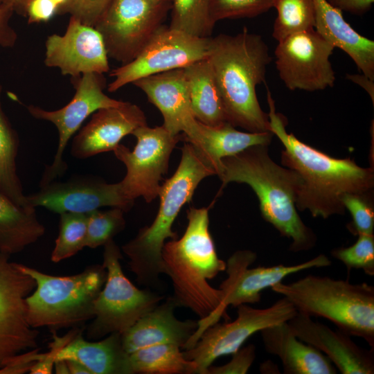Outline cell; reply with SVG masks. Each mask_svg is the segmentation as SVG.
<instances>
[{
  "instance_id": "obj_12",
  "label": "cell",
  "mask_w": 374,
  "mask_h": 374,
  "mask_svg": "<svg viewBox=\"0 0 374 374\" xmlns=\"http://www.w3.org/2000/svg\"><path fill=\"white\" fill-rule=\"evenodd\" d=\"M170 8L156 0H112L94 27L108 57L122 64L133 60L163 26Z\"/></svg>"
},
{
  "instance_id": "obj_16",
  "label": "cell",
  "mask_w": 374,
  "mask_h": 374,
  "mask_svg": "<svg viewBox=\"0 0 374 374\" xmlns=\"http://www.w3.org/2000/svg\"><path fill=\"white\" fill-rule=\"evenodd\" d=\"M10 257L0 253V368L13 357L38 346L39 331L28 321L26 303L36 283Z\"/></svg>"
},
{
  "instance_id": "obj_19",
  "label": "cell",
  "mask_w": 374,
  "mask_h": 374,
  "mask_svg": "<svg viewBox=\"0 0 374 374\" xmlns=\"http://www.w3.org/2000/svg\"><path fill=\"white\" fill-rule=\"evenodd\" d=\"M287 323L298 339L322 353L341 373H374V348H362L347 333L299 312Z\"/></svg>"
},
{
  "instance_id": "obj_22",
  "label": "cell",
  "mask_w": 374,
  "mask_h": 374,
  "mask_svg": "<svg viewBox=\"0 0 374 374\" xmlns=\"http://www.w3.org/2000/svg\"><path fill=\"white\" fill-rule=\"evenodd\" d=\"M132 84L142 90L161 113L165 128L173 135L184 132L194 118L184 68L149 75Z\"/></svg>"
},
{
  "instance_id": "obj_24",
  "label": "cell",
  "mask_w": 374,
  "mask_h": 374,
  "mask_svg": "<svg viewBox=\"0 0 374 374\" xmlns=\"http://www.w3.org/2000/svg\"><path fill=\"white\" fill-rule=\"evenodd\" d=\"M265 350L277 356L285 374H335L337 370L322 353L300 340L287 322L260 332Z\"/></svg>"
},
{
  "instance_id": "obj_15",
  "label": "cell",
  "mask_w": 374,
  "mask_h": 374,
  "mask_svg": "<svg viewBox=\"0 0 374 374\" xmlns=\"http://www.w3.org/2000/svg\"><path fill=\"white\" fill-rule=\"evenodd\" d=\"M278 42L275 64L287 88L314 91L334 86L335 74L330 57L335 48L314 28Z\"/></svg>"
},
{
  "instance_id": "obj_44",
  "label": "cell",
  "mask_w": 374,
  "mask_h": 374,
  "mask_svg": "<svg viewBox=\"0 0 374 374\" xmlns=\"http://www.w3.org/2000/svg\"><path fill=\"white\" fill-rule=\"evenodd\" d=\"M334 8L354 15H362L367 12L372 7L374 0H328Z\"/></svg>"
},
{
  "instance_id": "obj_21",
  "label": "cell",
  "mask_w": 374,
  "mask_h": 374,
  "mask_svg": "<svg viewBox=\"0 0 374 374\" xmlns=\"http://www.w3.org/2000/svg\"><path fill=\"white\" fill-rule=\"evenodd\" d=\"M172 296L141 317L121 334L123 349L129 354L138 349L161 344H173L181 349L197 328V321H181L174 314Z\"/></svg>"
},
{
  "instance_id": "obj_1",
  "label": "cell",
  "mask_w": 374,
  "mask_h": 374,
  "mask_svg": "<svg viewBox=\"0 0 374 374\" xmlns=\"http://www.w3.org/2000/svg\"><path fill=\"white\" fill-rule=\"evenodd\" d=\"M267 97L270 131L285 148L281 163L294 170L301 179L295 202L297 209L308 211L314 217L327 219L345 213L341 202L344 194L371 195L373 168L360 167L350 158L331 157L287 133L285 120L276 112L269 89Z\"/></svg>"
},
{
  "instance_id": "obj_7",
  "label": "cell",
  "mask_w": 374,
  "mask_h": 374,
  "mask_svg": "<svg viewBox=\"0 0 374 374\" xmlns=\"http://www.w3.org/2000/svg\"><path fill=\"white\" fill-rule=\"evenodd\" d=\"M36 283L26 299L27 318L34 328L51 332L78 325L94 317V302L103 289L107 270L103 265L87 267L75 275L59 276L18 263Z\"/></svg>"
},
{
  "instance_id": "obj_34",
  "label": "cell",
  "mask_w": 374,
  "mask_h": 374,
  "mask_svg": "<svg viewBox=\"0 0 374 374\" xmlns=\"http://www.w3.org/2000/svg\"><path fill=\"white\" fill-rule=\"evenodd\" d=\"M125 211L117 207L107 211L98 209L87 213V226L85 247L95 249L104 246L125 227Z\"/></svg>"
},
{
  "instance_id": "obj_18",
  "label": "cell",
  "mask_w": 374,
  "mask_h": 374,
  "mask_svg": "<svg viewBox=\"0 0 374 374\" xmlns=\"http://www.w3.org/2000/svg\"><path fill=\"white\" fill-rule=\"evenodd\" d=\"M108 58L99 32L71 17L63 35L52 34L45 42L44 64L59 69L63 75L104 74L110 69Z\"/></svg>"
},
{
  "instance_id": "obj_29",
  "label": "cell",
  "mask_w": 374,
  "mask_h": 374,
  "mask_svg": "<svg viewBox=\"0 0 374 374\" xmlns=\"http://www.w3.org/2000/svg\"><path fill=\"white\" fill-rule=\"evenodd\" d=\"M173 344L152 345L128 354L132 373L195 374L197 365L186 359Z\"/></svg>"
},
{
  "instance_id": "obj_35",
  "label": "cell",
  "mask_w": 374,
  "mask_h": 374,
  "mask_svg": "<svg viewBox=\"0 0 374 374\" xmlns=\"http://www.w3.org/2000/svg\"><path fill=\"white\" fill-rule=\"evenodd\" d=\"M331 255L343 262L348 271L362 269L368 276L374 275L373 234H359L353 245L335 249Z\"/></svg>"
},
{
  "instance_id": "obj_14",
  "label": "cell",
  "mask_w": 374,
  "mask_h": 374,
  "mask_svg": "<svg viewBox=\"0 0 374 374\" xmlns=\"http://www.w3.org/2000/svg\"><path fill=\"white\" fill-rule=\"evenodd\" d=\"M209 39L161 26L133 60L112 71L107 90L115 92L141 78L206 59Z\"/></svg>"
},
{
  "instance_id": "obj_9",
  "label": "cell",
  "mask_w": 374,
  "mask_h": 374,
  "mask_svg": "<svg viewBox=\"0 0 374 374\" xmlns=\"http://www.w3.org/2000/svg\"><path fill=\"white\" fill-rule=\"evenodd\" d=\"M256 253L250 250H239L233 253L226 262L227 278L221 283L222 300L218 308L205 318L197 321L195 334L201 335L222 318L229 319V305L253 304L261 300L263 290L282 282L287 276L311 268L325 267L331 261L324 254L294 265H277L249 268L256 260Z\"/></svg>"
},
{
  "instance_id": "obj_48",
  "label": "cell",
  "mask_w": 374,
  "mask_h": 374,
  "mask_svg": "<svg viewBox=\"0 0 374 374\" xmlns=\"http://www.w3.org/2000/svg\"><path fill=\"white\" fill-rule=\"evenodd\" d=\"M55 373L69 374V370L66 362L64 359H56L54 363Z\"/></svg>"
},
{
  "instance_id": "obj_47",
  "label": "cell",
  "mask_w": 374,
  "mask_h": 374,
  "mask_svg": "<svg viewBox=\"0 0 374 374\" xmlns=\"http://www.w3.org/2000/svg\"><path fill=\"white\" fill-rule=\"evenodd\" d=\"M65 361L68 365L70 374H91L87 368L80 362L73 359Z\"/></svg>"
},
{
  "instance_id": "obj_26",
  "label": "cell",
  "mask_w": 374,
  "mask_h": 374,
  "mask_svg": "<svg viewBox=\"0 0 374 374\" xmlns=\"http://www.w3.org/2000/svg\"><path fill=\"white\" fill-rule=\"evenodd\" d=\"M82 331L60 351L56 359L78 361L91 374H132L121 334L114 332L98 341H89L82 337Z\"/></svg>"
},
{
  "instance_id": "obj_25",
  "label": "cell",
  "mask_w": 374,
  "mask_h": 374,
  "mask_svg": "<svg viewBox=\"0 0 374 374\" xmlns=\"http://www.w3.org/2000/svg\"><path fill=\"white\" fill-rule=\"evenodd\" d=\"M314 29L335 48L347 53L359 71L374 80V42L359 34L347 23L342 12L327 0H314Z\"/></svg>"
},
{
  "instance_id": "obj_17",
  "label": "cell",
  "mask_w": 374,
  "mask_h": 374,
  "mask_svg": "<svg viewBox=\"0 0 374 374\" xmlns=\"http://www.w3.org/2000/svg\"><path fill=\"white\" fill-rule=\"evenodd\" d=\"M28 206H42L56 213H87L103 206L130 210L133 201L123 195L119 182L108 184L88 175H78L64 181H53L26 195Z\"/></svg>"
},
{
  "instance_id": "obj_10",
  "label": "cell",
  "mask_w": 374,
  "mask_h": 374,
  "mask_svg": "<svg viewBox=\"0 0 374 374\" xmlns=\"http://www.w3.org/2000/svg\"><path fill=\"white\" fill-rule=\"evenodd\" d=\"M237 318L218 322L206 329L195 345L182 351L184 357L197 365V374H206L207 368L218 357L233 355L253 334L264 328L287 322L298 313L285 297L265 308L248 304L238 305Z\"/></svg>"
},
{
  "instance_id": "obj_3",
  "label": "cell",
  "mask_w": 374,
  "mask_h": 374,
  "mask_svg": "<svg viewBox=\"0 0 374 374\" xmlns=\"http://www.w3.org/2000/svg\"><path fill=\"white\" fill-rule=\"evenodd\" d=\"M267 146L253 145L222 159L220 190L230 182L248 184L258 197L263 218L292 240L290 250H310L317 237L299 215L295 204L301 179L294 170L276 163Z\"/></svg>"
},
{
  "instance_id": "obj_39",
  "label": "cell",
  "mask_w": 374,
  "mask_h": 374,
  "mask_svg": "<svg viewBox=\"0 0 374 374\" xmlns=\"http://www.w3.org/2000/svg\"><path fill=\"white\" fill-rule=\"evenodd\" d=\"M232 359L222 366H210L206 374H245L256 358V346L253 344L240 348L234 353Z\"/></svg>"
},
{
  "instance_id": "obj_49",
  "label": "cell",
  "mask_w": 374,
  "mask_h": 374,
  "mask_svg": "<svg viewBox=\"0 0 374 374\" xmlns=\"http://www.w3.org/2000/svg\"><path fill=\"white\" fill-rule=\"evenodd\" d=\"M51 1H53L59 8L61 5H62L64 3H65L67 0H51Z\"/></svg>"
},
{
  "instance_id": "obj_23",
  "label": "cell",
  "mask_w": 374,
  "mask_h": 374,
  "mask_svg": "<svg viewBox=\"0 0 374 374\" xmlns=\"http://www.w3.org/2000/svg\"><path fill=\"white\" fill-rule=\"evenodd\" d=\"M273 136L270 132H240L228 122L218 126H209L195 118L181 134V140L197 148L218 176L222 168V159L233 156L253 145H269Z\"/></svg>"
},
{
  "instance_id": "obj_40",
  "label": "cell",
  "mask_w": 374,
  "mask_h": 374,
  "mask_svg": "<svg viewBox=\"0 0 374 374\" xmlns=\"http://www.w3.org/2000/svg\"><path fill=\"white\" fill-rule=\"evenodd\" d=\"M78 328H73L64 336H57L56 332L53 333V341L49 344L50 350L44 353L43 358L36 362L30 370L31 374H51L53 373L54 363L60 351L69 344L79 332Z\"/></svg>"
},
{
  "instance_id": "obj_45",
  "label": "cell",
  "mask_w": 374,
  "mask_h": 374,
  "mask_svg": "<svg viewBox=\"0 0 374 374\" xmlns=\"http://www.w3.org/2000/svg\"><path fill=\"white\" fill-rule=\"evenodd\" d=\"M346 78L363 88L371 97L373 103H374V80L363 73L347 74Z\"/></svg>"
},
{
  "instance_id": "obj_32",
  "label": "cell",
  "mask_w": 374,
  "mask_h": 374,
  "mask_svg": "<svg viewBox=\"0 0 374 374\" xmlns=\"http://www.w3.org/2000/svg\"><path fill=\"white\" fill-rule=\"evenodd\" d=\"M169 27L198 37H211L215 24L210 15V0H172Z\"/></svg>"
},
{
  "instance_id": "obj_51",
  "label": "cell",
  "mask_w": 374,
  "mask_h": 374,
  "mask_svg": "<svg viewBox=\"0 0 374 374\" xmlns=\"http://www.w3.org/2000/svg\"></svg>"
},
{
  "instance_id": "obj_11",
  "label": "cell",
  "mask_w": 374,
  "mask_h": 374,
  "mask_svg": "<svg viewBox=\"0 0 374 374\" xmlns=\"http://www.w3.org/2000/svg\"><path fill=\"white\" fill-rule=\"evenodd\" d=\"M136 144L131 151L118 144L113 150L116 157L126 167V174L119 182L121 192L127 199L143 197L147 203L158 196L160 181L167 173L171 153L181 135H173L165 127L136 128L132 134Z\"/></svg>"
},
{
  "instance_id": "obj_4",
  "label": "cell",
  "mask_w": 374,
  "mask_h": 374,
  "mask_svg": "<svg viewBox=\"0 0 374 374\" xmlns=\"http://www.w3.org/2000/svg\"><path fill=\"white\" fill-rule=\"evenodd\" d=\"M208 211L190 207L183 236L166 242L162 249L163 274L172 282L177 306L189 308L200 319L215 310L222 300V290L207 280L226 269L209 231Z\"/></svg>"
},
{
  "instance_id": "obj_8",
  "label": "cell",
  "mask_w": 374,
  "mask_h": 374,
  "mask_svg": "<svg viewBox=\"0 0 374 374\" xmlns=\"http://www.w3.org/2000/svg\"><path fill=\"white\" fill-rule=\"evenodd\" d=\"M122 258L114 240L104 245L102 265L107 270V278L94 302L93 321L87 330L89 339L123 333L163 298L150 290L136 287L124 274Z\"/></svg>"
},
{
  "instance_id": "obj_33",
  "label": "cell",
  "mask_w": 374,
  "mask_h": 374,
  "mask_svg": "<svg viewBox=\"0 0 374 374\" xmlns=\"http://www.w3.org/2000/svg\"><path fill=\"white\" fill-rule=\"evenodd\" d=\"M60 215L58 235L51 256L53 262L67 259L86 247L87 213L66 212Z\"/></svg>"
},
{
  "instance_id": "obj_5",
  "label": "cell",
  "mask_w": 374,
  "mask_h": 374,
  "mask_svg": "<svg viewBox=\"0 0 374 374\" xmlns=\"http://www.w3.org/2000/svg\"><path fill=\"white\" fill-rule=\"evenodd\" d=\"M181 153L177 169L161 186L160 204L154 221L122 247L136 280L147 287L158 285L159 277L163 274L162 249L167 239L178 238L172 227L179 212L191 201L203 179L216 175L211 163L191 143L185 142Z\"/></svg>"
},
{
  "instance_id": "obj_37",
  "label": "cell",
  "mask_w": 374,
  "mask_h": 374,
  "mask_svg": "<svg viewBox=\"0 0 374 374\" xmlns=\"http://www.w3.org/2000/svg\"><path fill=\"white\" fill-rule=\"evenodd\" d=\"M341 202L350 213L353 222L348 229L355 235L373 234L374 211L371 202V195L346 193Z\"/></svg>"
},
{
  "instance_id": "obj_46",
  "label": "cell",
  "mask_w": 374,
  "mask_h": 374,
  "mask_svg": "<svg viewBox=\"0 0 374 374\" xmlns=\"http://www.w3.org/2000/svg\"><path fill=\"white\" fill-rule=\"evenodd\" d=\"M30 0H0V3L10 6L14 12L19 15L26 16L27 6Z\"/></svg>"
},
{
  "instance_id": "obj_31",
  "label": "cell",
  "mask_w": 374,
  "mask_h": 374,
  "mask_svg": "<svg viewBox=\"0 0 374 374\" xmlns=\"http://www.w3.org/2000/svg\"><path fill=\"white\" fill-rule=\"evenodd\" d=\"M277 16L272 37L278 42L292 34L314 28V0H273Z\"/></svg>"
},
{
  "instance_id": "obj_50",
  "label": "cell",
  "mask_w": 374,
  "mask_h": 374,
  "mask_svg": "<svg viewBox=\"0 0 374 374\" xmlns=\"http://www.w3.org/2000/svg\"><path fill=\"white\" fill-rule=\"evenodd\" d=\"M156 1L162 3H166V4H170V5H171V1H172V0H156Z\"/></svg>"
},
{
  "instance_id": "obj_42",
  "label": "cell",
  "mask_w": 374,
  "mask_h": 374,
  "mask_svg": "<svg viewBox=\"0 0 374 374\" xmlns=\"http://www.w3.org/2000/svg\"><path fill=\"white\" fill-rule=\"evenodd\" d=\"M58 6L51 0H30L26 9L28 24L45 22L56 14Z\"/></svg>"
},
{
  "instance_id": "obj_30",
  "label": "cell",
  "mask_w": 374,
  "mask_h": 374,
  "mask_svg": "<svg viewBox=\"0 0 374 374\" xmlns=\"http://www.w3.org/2000/svg\"><path fill=\"white\" fill-rule=\"evenodd\" d=\"M2 90L0 83V193L19 206L30 207L17 174L16 161L19 139L3 109Z\"/></svg>"
},
{
  "instance_id": "obj_6",
  "label": "cell",
  "mask_w": 374,
  "mask_h": 374,
  "mask_svg": "<svg viewBox=\"0 0 374 374\" xmlns=\"http://www.w3.org/2000/svg\"><path fill=\"white\" fill-rule=\"evenodd\" d=\"M271 290L290 301L297 312L322 317L374 348V287L310 274L296 281L280 282Z\"/></svg>"
},
{
  "instance_id": "obj_27",
  "label": "cell",
  "mask_w": 374,
  "mask_h": 374,
  "mask_svg": "<svg viewBox=\"0 0 374 374\" xmlns=\"http://www.w3.org/2000/svg\"><path fill=\"white\" fill-rule=\"evenodd\" d=\"M184 69L193 116L209 126H218L227 122L220 93L208 59L196 62Z\"/></svg>"
},
{
  "instance_id": "obj_38",
  "label": "cell",
  "mask_w": 374,
  "mask_h": 374,
  "mask_svg": "<svg viewBox=\"0 0 374 374\" xmlns=\"http://www.w3.org/2000/svg\"><path fill=\"white\" fill-rule=\"evenodd\" d=\"M112 0H67L56 14L70 15L81 23L95 27Z\"/></svg>"
},
{
  "instance_id": "obj_2",
  "label": "cell",
  "mask_w": 374,
  "mask_h": 374,
  "mask_svg": "<svg viewBox=\"0 0 374 374\" xmlns=\"http://www.w3.org/2000/svg\"><path fill=\"white\" fill-rule=\"evenodd\" d=\"M207 59L227 122L249 132H271L268 114L262 109L256 94L271 60L262 37L246 28L234 35L210 37Z\"/></svg>"
},
{
  "instance_id": "obj_43",
  "label": "cell",
  "mask_w": 374,
  "mask_h": 374,
  "mask_svg": "<svg viewBox=\"0 0 374 374\" xmlns=\"http://www.w3.org/2000/svg\"><path fill=\"white\" fill-rule=\"evenodd\" d=\"M14 13L12 8L4 3H0V46L12 48L17 40V34L10 26V18Z\"/></svg>"
},
{
  "instance_id": "obj_41",
  "label": "cell",
  "mask_w": 374,
  "mask_h": 374,
  "mask_svg": "<svg viewBox=\"0 0 374 374\" xmlns=\"http://www.w3.org/2000/svg\"><path fill=\"white\" fill-rule=\"evenodd\" d=\"M38 351L37 348L13 357L0 368V374H21L30 371L33 365L44 356V353Z\"/></svg>"
},
{
  "instance_id": "obj_20",
  "label": "cell",
  "mask_w": 374,
  "mask_h": 374,
  "mask_svg": "<svg viewBox=\"0 0 374 374\" xmlns=\"http://www.w3.org/2000/svg\"><path fill=\"white\" fill-rule=\"evenodd\" d=\"M146 125L143 111L135 104L123 101L117 106L101 108L73 138L71 155L84 159L113 151L123 137Z\"/></svg>"
},
{
  "instance_id": "obj_36",
  "label": "cell",
  "mask_w": 374,
  "mask_h": 374,
  "mask_svg": "<svg viewBox=\"0 0 374 374\" xmlns=\"http://www.w3.org/2000/svg\"><path fill=\"white\" fill-rule=\"evenodd\" d=\"M273 0H210V15L215 23L225 19L251 18L272 8Z\"/></svg>"
},
{
  "instance_id": "obj_28",
  "label": "cell",
  "mask_w": 374,
  "mask_h": 374,
  "mask_svg": "<svg viewBox=\"0 0 374 374\" xmlns=\"http://www.w3.org/2000/svg\"><path fill=\"white\" fill-rule=\"evenodd\" d=\"M44 233L35 208L19 206L0 193V253H19Z\"/></svg>"
},
{
  "instance_id": "obj_13",
  "label": "cell",
  "mask_w": 374,
  "mask_h": 374,
  "mask_svg": "<svg viewBox=\"0 0 374 374\" xmlns=\"http://www.w3.org/2000/svg\"><path fill=\"white\" fill-rule=\"evenodd\" d=\"M71 83L75 93L63 107L49 111L34 105L27 106L28 112L33 118L53 123L58 133V145L53 163L46 167L40 186L54 181L66 172L67 165L64 160V151L70 139L84 121L101 108L117 106L123 102L105 93L106 80L103 74L83 73L71 78Z\"/></svg>"
}]
</instances>
